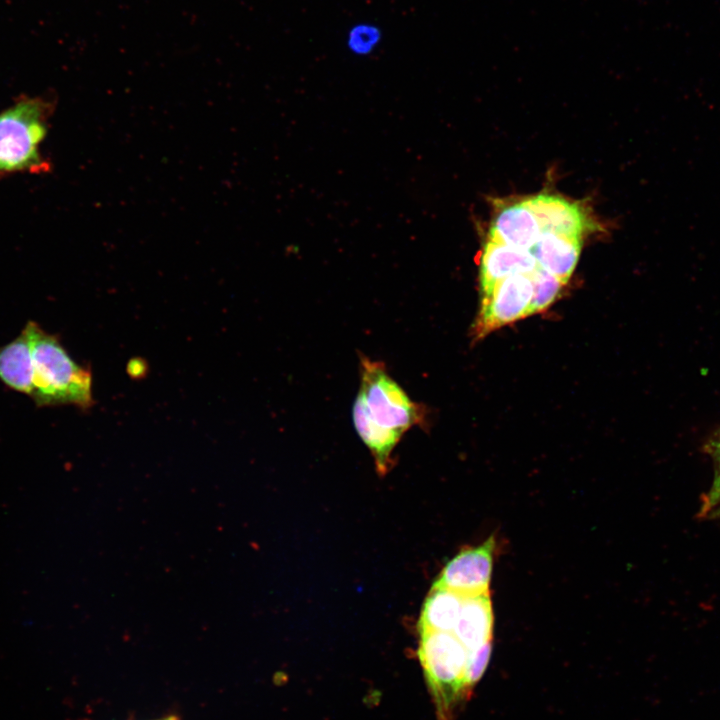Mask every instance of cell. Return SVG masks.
Here are the masks:
<instances>
[{
  "mask_svg": "<svg viewBox=\"0 0 720 720\" xmlns=\"http://www.w3.org/2000/svg\"><path fill=\"white\" fill-rule=\"evenodd\" d=\"M353 421L358 435L375 458L378 472H386L392 450L402 436L374 423L356 399L353 405Z\"/></svg>",
  "mask_w": 720,
  "mask_h": 720,
  "instance_id": "13",
  "label": "cell"
},
{
  "mask_svg": "<svg viewBox=\"0 0 720 720\" xmlns=\"http://www.w3.org/2000/svg\"><path fill=\"white\" fill-rule=\"evenodd\" d=\"M536 268L530 251L488 239L480 258V288L484 290L512 275L530 274Z\"/></svg>",
  "mask_w": 720,
  "mask_h": 720,
  "instance_id": "8",
  "label": "cell"
},
{
  "mask_svg": "<svg viewBox=\"0 0 720 720\" xmlns=\"http://www.w3.org/2000/svg\"><path fill=\"white\" fill-rule=\"evenodd\" d=\"M155 720H179V718L176 715H167Z\"/></svg>",
  "mask_w": 720,
  "mask_h": 720,
  "instance_id": "18",
  "label": "cell"
},
{
  "mask_svg": "<svg viewBox=\"0 0 720 720\" xmlns=\"http://www.w3.org/2000/svg\"><path fill=\"white\" fill-rule=\"evenodd\" d=\"M707 450L709 451L715 464L714 480L709 490H715L720 487V432L709 441Z\"/></svg>",
  "mask_w": 720,
  "mask_h": 720,
  "instance_id": "17",
  "label": "cell"
},
{
  "mask_svg": "<svg viewBox=\"0 0 720 720\" xmlns=\"http://www.w3.org/2000/svg\"><path fill=\"white\" fill-rule=\"evenodd\" d=\"M582 239L542 231L529 250L537 266L561 279L564 283L572 275L578 262Z\"/></svg>",
  "mask_w": 720,
  "mask_h": 720,
  "instance_id": "10",
  "label": "cell"
},
{
  "mask_svg": "<svg viewBox=\"0 0 720 720\" xmlns=\"http://www.w3.org/2000/svg\"><path fill=\"white\" fill-rule=\"evenodd\" d=\"M375 42L376 32L369 28H358L350 38V46L359 53L369 51Z\"/></svg>",
  "mask_w": 720,
  "mask_h": 720,
  "instance_id": "15",
  "label": "cell"
},
{
  "mask_svg": "<svg viewBox=\"0 0 720 720\" xmlns=\"http://www.w3.org/2000/svg\"><path fill=\"white\" fill-rule=\"evenodd\" d=\"M481 308L476 328L478 336L531 314L533 284L530 274L509 276L481 290Z\"/></svg>",
  "mask_w": 720,
  "mask_h": 720,
  "instance_id": "4",
  "label": "cell"
},
{
  "mask_svg": "<svg viewBox=\"0 0 720 720\" xmlns=\"http://www.w3.org/2000/svg\"><path fill=\"white\" fill-rule=\"evenodd\" d=\"M541 233L536 215L523 200L504 206L497 212L491 222L489 239L529 251Z\"/></svg>",
  "mask_w": 720,
  "mask_h": 720,
  "instance_id": "7",
  "label": "cell"
},
{
  "mask_svg": "<svg viewBox=\"0 0 720 720\" xmlns=\"http://www.w3.org/2000/svg\"><path fill=\"white\" fill-rule=\"evenodd\" d=\"M464 596L444 588L431 587L418 621V631L453 633Z\"/></svg>",
  "mask_w": 720,
  "mask_h": 720,
  "instance_id": "12",
  "label": "cell"
},
{
  "mask_svg": "<svg viewBox=\"0 0 720 720\" xmlns=\"http://www.w3.org/2000/svg\"><path fill=\"white\" fill-rule=\"evenodd\" d=\"M493 626L490 594L464 597L453 634L470 653L492 645Z\"/></svg>",
  "mask_w": 720,
  "mask_h": 720,
  "instance_id": "9",
  "label": "cell"
},
{
  "mask_svg": "<svg viewBox=\"0 0 720 720\" xmlns=\"http://www.w3.org/2000/svg\"><path fill=\"white\" fill-rule=\"evenodd\" d=\"M699 516L703 518L720 517V487L715 490H709L705 494Z\"/></svg>",
  "mask_w": 720,
  "mask_h": 720,
  "instance_id": "16",
  "label": "cell"
},
{
  "mask_svg": "<svg viewBox=\"0 0 720 720\" xmlns=\"http://www.w3.org/2000/svg\"><path fill=\"white\" fill-rule=\"evenodd\" d=\"M29 337L33 361L31 398L38 407L75 405L88 409L94 404L90 369L77 364L59 339L36 322L23 328Z\"/></svg>",
  "mask_w": 720,
  "mask_h": 720,
  "instance_id": "1",
  "label": "cell"
},
{
  "mask_svg": "<svg viewBox=\"0 0 720 720\" xmlns=\"http://www.w3.org/2000/svg\"><path fill=\"white\" fill-rule=\"evenodd\" d=\"M52 113L53 103L27 96L0 113V174H39L50 170L40 145L47 135Z\"/></svg>",
  "mask_w": 720,
  "mask_h": 720,
  "instance_id": "2",
  "label": "cell"
},
{
  "mask_svg": "<svg viewBox=\"0 0 720 720\" xmlns=\"http://www.w3.org/2000/svg\"><path fill=\"white\" fill-rule=\"evenodd\" d=\"M495 546L494 538L490 537L481 545L460 551L444 566L432 587L464 597L489 593Z\"/></svg>",
  "mask_w": 720,
  "mask_h": 720,
  "instance_id": "5",
  "label": "cell"
},
{
  "mask_svg": "<svg viewBox=\"0 0 720 720\" xmlns=\"http://www.w3.org/2000/svg\"><path fill=\"white\" fill-rule=\"evenodd\" d=\"M533 284L531 314L546 309L558 297L563 285L561 279L548 271L537 268L530 273Z\"/></svg>",
  "mask_w": 720,
  "mask_h": 720,
  "instance_id": "14",
  "label": "cell"
},
{
  "mask_svg": "<svg viewBox=\"0 0 720 720\" xmlns=\"http://www.w3.org/2000/svg\"><path fill=\"white\" fill-rule=\"evenodd\" d=\"M360 375L356 400L374 423L401 436L423 423L424 409L409 398L381 362L362 359Z\"/></svg>",
  "mask_w": 720,
  "mask_h": 720,
  "instance_id": "3",
  "label": "cell"
},
{
  "mask_svg": "<svg viewBox=\"0 0 720 720\" xmlns=\"http://www.w3.org/2000/svg\"><path fill=\"white\" fill-rule=\"evenodd\" d=\"M0 381L9 388L31 397L33 361L27 332L0 347Z\"/></svg>",
  "mask_w": 720,
  "mask_h": 720,
  "instance_id": "11",
  "label": "cell"
},
{
  "mask_svg": "<svg viewBox=\"0 0 720 720\" xmlns=\"http://www.w3.org/2000/svg\"><path fill=\"white\" fill-rule=\"evenodd\" d=\"M536 215L542 231L582 239L595 223L583 206L561 196L541 193L524 200Z\"/></svg>",
  "mask_w": 720,
  "mask_h": 720,
  "instance_id": "6",
  "label": "cell"
}]
</instances>
